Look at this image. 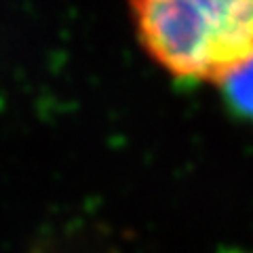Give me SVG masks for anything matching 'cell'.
<instances>
[{
  "instance_id": "cell-1",
  "label": "cell",
  "mask_w": 253,
  "mask_h": 253,
  "mask_svg": "<svg viewBox=\"0 0 253 253\" xmlns=\"http://www.w3.org/2000/svg\"><path fill=\"white\" fill-rule=\"evenodd\" d=\"M137 38L169 74L221 83L253 59V0H129Z\"/></svg>"
},
{
  "instance_id": "cell-2",
  "label": "cell",
  "mask_w": 253,
  "mask_h": 253,
  "mask_svg": "<svg viewBox=\"0 0 253 253\" xmlns=\"http://www.w3.org/2000/svg\"><path fill=\"white\" fill-rule=\"evenodd\" d=\"M234 116L253 123V59L219 83Z\"/></svg>"
}]
</instances>
